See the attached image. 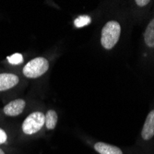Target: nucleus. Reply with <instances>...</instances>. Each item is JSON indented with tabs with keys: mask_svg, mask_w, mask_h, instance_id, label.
I'll return each instance as SVG.
<instances>
[{
	"mask_svg": "<svg viewBox=\"0 0 154 154\" xmlns=\"http://www.w3.org/2000/svg\"><path fill=\"white\" fill-rule=\"evenodd\" d=\"M121 33V26L117 21H108L102 30L101 44L103 48L110 50L117 44Z\"/></svg>",
	"mask_w": 154,
	"mask_h": 154,
	"instance_id": "f257e3e1",
	"label": "nucleus"
},
{
	"mask_svg": "<svg viewBox=\"0 0 154 154\" xmlns=\"http://www.w3.org/2000/svg\"><path fill=\"white\" fill-rule=\"evenodd\" d=\"M49 68V62L45 57H36L23 67V75L29 79H36L44 75Z\"/></svg>",
	"mask_w": 154,
	"mask_h": 154,
	"instance_id": "f03ea898",
	"label": "nucleus"
},
{
	"mask_svg": "<svg viewBox=\"0 0 154 154\" xmlns=\"http://www.w3.org/2000/svg\"><path fill=\"white\" fill-rule=\"evenodd\" d=\"M45 123V116L41 112L29 115L22 123V132L26 135H33L41 130Z\"/></svg>",
	"mask_w": 154,
	"mask_h": 154,
	"instance_id": "7ed1b4c3",
	"label": "nucleus"
},
{
	"mask_svg": "<svg viewBox=\"0 0 154 154\" xmlns=\"http://www.w3.org/2000/svg\"><path fill=\"white\" fill-rule=\"evenodd\" d=\"M25 106H26V103L24 100L17 99V100L11 101L10 103L6 104L4 106L3 112L8 116H17L24 111Z\"/></svg>",
	"mask_w": 154,
	"mask_h": 154,
	"instance_id": "20e7f679",
	"label": "nucleus"
},
{
	"mask_svg": "<svg viewBox=\"0 0 154 154\" xmlns=\"http://www.w3.org/2000/svg\"><path fill=\"white\" fill-rule=\"evenodd\" d=\"M20 79L17 75L11 73L0 74V91H4L12 89L19 83Z\"/></svg>",
	"mask_w": 154,
	"mask_h": 154,
	"instance_id": "39448f33",
	"label": "nucleus"
},
{
	"mask_svg": "<svg viewBox=\"0 0 154 154\" xmlns=\"http://www.w3.org/2000/svg\"><path fill=\"white\" fill-rule=\"evenodd\" d=\"M154 136V110L149 112L143 125L141 137L144 140H149Z\"/></svg>",
	"mask_w": 154,
	"mask_h": 154,
	"instance_id": "423d86ee",
	"label": "nucleus"
},
{
	"mask_svg": "<svg viewBox=\"0 0 154 154\" xmlns=\"http://www.w3.org/2000/svg\"><path fill=\"white\" fill-rule=\"evenodd\" d=\"M94 149L100 154H123L119 148L103 142H97L94 145Z\"/></svg>",
	"mask_w": 154,
	"mask_h": 154,
	"instance_id": "0eeeda50",
	"label": "nucleus"
},
{
	"mask_svg": "<svg viewBox=\"0 0 154 154\" xmlns=\"http://www.w3.org/2000/svg\"><path fill=\"white\" fill-rule=\"evenodd\" d=\"M145 43L149 47H154V19L150 20L144 32Z\"/></svg>",
	"mask_w": 154,
	"mask_h": 154,
	"instance_id": "6e6552de",
	"label": "nucleus"
},
{
	"mask_svg": "<svg viewBox=\"0 0 154 154\" xmlns=\"http://www.w3.org/2000/svg\"><path fill=\"white\" fill-rule=\"evenodd\" d=\"M57 124V114L54 110H49L45 115V125L47 129H54Z\"/></svg>",
	"mask_w": 154,
	"mask_h": 154,
	"instance_id": "1a4fd4ad",
	"label": "nucleus"
},
{
	"mask_svg": "<svg viewBox=\"0 0 154 154\" xmlns=\"http://www.w3.org/2000/svg\"><path fill=\"white\" fill-rule=\"evenodd\" d=\"M91 18L89 16H80L79 17L78 19L75 20L74 21V24L77 28H81V27H84L88 24L91 23Z\"/></svg>",
	"mask_w": 154,
	"mask_h": 154,
	"instance_id": "9d476101",
	"label": "nucleus"
},
{
	"mask_svg": "<svg viewBox=\"0 0 154 154\" xmlns=\"http://www.w3.org/2000/svg\"><path fill=\"white\" fill-rule=\"evenodd\" d=\"M8 60L11 65H20L23 62V57L21 54L17 53V54H13L12 55L8 57Z\"/></svg>",
	"mask_w": 154,
	"mask_h": 154,
	"instance_id": "9b49d317",
	"label": "nucleus"
},
{
	"mask_svg": "<svg viewBox=\"0 0 154 154\" xmlns=\"http://www.w3.org/2000/svg\"><path fill=\"white\" fill-rule=\"evenodd\" d=\"M8 140V135L6 133V131L0 128V145L1 144H5Z\"/></svg>",
	"mask_w": 154,
	"mask_h": 154,
	"instance_id": "f8f14e48",
	"label": "nucleus"
},
{
	"mask_svg": "<svg viewBox=\"0 0 154 154\" xmlns=\"http://www.w3.org/2000/svg\"><path fill=\"white\" fill-rule=\"evenodd\" d=\"M135 3L139 7H145L149 3V0H136Z\"/></svg>",
	"mask_w": 154,
	"mask_h": 154,
	"instance_id": "ddd939ff",
	"label": "nucleus"
},
{
	"mask_svg": "<svg viewBox=\"0 0 154 154\" xmlns=\"http://www.w3.org/2000/svg\"><path fill=\"white\" fill-rule=\"evenodd\" d=\"M0 154H5V152H4L3 149H0Z\"/></svg>",
	"mask_w": 154,
	"mask_h": 154,
	"instance_id": "4468645a",
	"label": "nucleus"
}]
</instances>
